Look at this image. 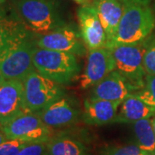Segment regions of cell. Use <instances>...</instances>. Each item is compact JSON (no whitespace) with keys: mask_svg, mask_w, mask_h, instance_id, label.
I'll use <instances>...</instances> for the list:
<instances>
[{"mask_svg":"<svg viewBox=\"0 0 155 155\" xmlns=\"http://www.w3.org/2000/svg\"><path fill=\"white\" fill-rule=\"evenodd\" d=\"M155 28V14L149 4H127L112 42L106 46L134 44L144 41Z\"/></svg>","mask_w":155,"mask_h":155,"instance_id":"1","label":"cell"},{"mask_svg":"<svg viewBox=\"0 0 155 155\" xmlns=\"http://www.w3.org/2000/svg\"><path fill=\"white\" fill-rule=\"evenodd\" d=\"M14 12L25 28L35 35L66 25L51 0H16Z\"/></svg>","mask_w":155,"mask_h":155,"instance_id":"2","label":"cell"},{"mask_svg":"<svg viewBox=\"0 0 155 155\" xmlns=\"http://www.w3.org/2000/svg\"><path fill=\"white\" fill-rule=\"evenodd\" d=\"M33 63L36 72L61 84L69 83L80 71L76 55L37 47Z\"/></svg>","mask_w":155,"mask_h":155,"instance_id":"3","label":"cell"},{"mask_svg":"<svg viewBox=\"0 0 155 155\" xmlns=\"http://www.w3.org/2000/svg\"><path fill=\"white\" fill-rule=\"evenodd\" d=\"M144 41L134 44L115 45L111 48L116 63V71L126 78L134 91L143 87L146 72L143 67V57L147 50Z\"/></svg>","mask_w":155,"mask_h":155,"instance_id":"4","label":"cell"},{"mask_svg":"<svg viewBox=\"0 0 155 155\" xmlns=\"http://www.w3.org/2000/svg\"><path fill=\"white\" fill-rule=\"evenodd\" d=\"M22 85L28 112L38 113L64 95L61 84L40 74L35 70L22 80Z\"/></svg>","mask_w":155,"mask_h":155,"instance_id":"5","label":"cell"},{"mask_svg":"<svg viewBox=\"0 0 155 155\" xmlns=\"http://www.w3.org/2000/svg\"><path fill=\"white\" fill-rule=\"evenodd\" d=\"M8 140L27 142H48L54 137L53 128L46 125L38 113L25 112L0 126Z\"/></svg>","mask_w":155,"mask_h":155,"instance_id":"6","label":"cell"},{"mask_svg":"<svg viewBox=\"0 0 155 155\" xmlns=\"http://www.w3.org/2000/svg\"><path fill=\"white\" fill-rule=\"evenodd\" d=\"M35 44V34L28 36L0 60V72L9 80L22 81L35 71L33 55Z\"/></svg>","mask_w":155,"mask_h":155,"instance_id":"7","label":"cell"},{"mask_svg":"<svg viewBox=\"0 0 155 155\" xmlns=\"http://www.w3.org/2000/svg\"><path fill=\"white\" fill-rule=\"evenodd\" d=\"M35 44L37 48L84 55L85 46L80 35L70 26L64 25L48 33L35 35Z\"/></svg>","mask_w":155,"mask_h":155,"instance_id":"8","label":"cell"},{"mask_svg":"<svg viewBox=\"0 0 155 155\" xmlns=\"http://www.w3.org/2000/svg\"><path fill=\"white\" fill-rule=\"evenodd\" d=\"M116 70V63L109 48L89 51L84 72L79 76V87L83 90L94 87L102 79Z\"/></svg>","mask_w":155,"mask_h":155,"instance_id":"9","label":"cell"},{"mask_svg":"<svg viewBox=\"0 0 155 155\" xmlns=\"http://www.w3.org/2000/svg\"><path fill=\"white\" fill-rule=\"evenodd\" d=\"M78 19L80 37L89 51L105 47L107 35L94 6H81L78 11Z\"/></svg>","mask_w":155,"mask_h":155,"instance_id":"10","label":"cell"},{"mask_svg":"<svg viewBox=\"0 0 155 155\" xmlns=\"http://www.w3.org/2000/svg\"><path fill=\"white\" fill-rule=\"evenodd\" d=\"M25 112L22 81L6 79L0 84V126Z\"/></svg>","mask_w":155,"mask_h":155,"instance_id":"11","label":"cell"},{"mask_svg":"<svg viewBox=\"0 0 155 155\" xmlns=\"http://www.w3.org/2000/svg\"><path fill=\"white\" fill-rule=\"evenodd\" d=\"M28 31L13 11L0 9V60L28 36Z\"/></svg>","mask_w":155,"mask_h":155,"instance_id":"12","label":"cell"},{"mask_svg":"<svg viewBox=\"0 0 155 155\" xmlns=\"http://www.w3.org/2000/svg\"><path fill=\"white\" fill-rule=\"evenodd\" d=\"M38 114L46 125L56 128L75 123L78 119L79 110L72 100L62 96Z\"/></svg>","mask_w":155,"mask_h":155,"instance_id":"13","label":"cell"},{"mask_svg":"<svg viewBox=\"0 0 155 155\" xmlns=\"http://www.w3.org/2000/svg\"><path fill=\"white\" fill-rule=\"evenodd\" d=\"M133 91L126 78L115 70L95 85L90 98L122 102Z\"/></svg>","mask_w":155,"mask_h":155,"instance_id":"14","label":"cell"},{"mask_svg":"<svg viewBox=\"0 0 155 155\" xmlns=\"http://www.w3.org/2000/svg\"><path fill=\"white\" fill-rule=\"evenodd\" d=\"M122 102L87 98L84 103L83 119L90 125H105L116 122Z\"/></svg>","mask_w":155,"mask_h":155,"instance_id":"15","label":"cell"},{"mask_svg":"<svg viewBox=\"0 0 155 155\" xmlns=\"http://www.w3.org/2000/svg\"><path fill=\"white\" fill-rule=\"evenodd\" d=\"M92 5L105 30L107 46L116 36L123 13V5L118 0H92Z\"/></svg>","mask_w":155,"mask_h":155,"instance_id":"16","label":"cell"},{"mask_svg":"<svg viewBox=\"0 0 155 155\" xmlns=\"http://www.w3.org/2000/svg\"><path fill=\"white\" fill-rule=\"evenodd\" d=\"M155 116V108L135 94H130L120 104L115 122H135Z\"/></svg>","mask_w":155,"mask_h":155,"instance_id":"17","label":"cell"},{"mask_svg":"<svg viewBox=\"0 0 155 155\" xmlns=\"http://www.w3.org/2000/svg\"><path fill=\"white\" fill-rule=\"evenodd\" d=\"M48 155H88L87 148L70 136H54L47 142Z\"/></svg>","mask_w":155,"mask_h":155,"instance_id":"18","label":"cell"},{"mask_svg":"<svg viewBox=\"0 0 155 155\" xmlns=\"http://www.w3.org/2000/svg\"><path fill=\"white\" fill-rule=\"evenodd\" d=\"M136 145L149 155H155V134L152 120L142 119L134 122Z\"/></svg>","mask_w":155,"mask_h":155,"instance_id":"19","label":"cell"},{"mask_svg":"<svg viewBox=\"0 0 155 155\" xmlns=\"http://www.w3.org/2000/svg\"><path fill=\"white\" fill-rule=\"evenodd\" d=\"M133 94L136 95L148 105L155 108V74H147L143 87Z\"/></svg>","mask_w":155,"mask_h":155,"instance_id":"20","label":"cell"},{"mask_svg":"<svg viewBox=\"0 0 155 155\" xmlns=\"http://www.w3.org/2000/svg\"><path fill=\"white\" fill-rule=\"evenodd\" d=\"M100 155H149L136 144L115 146L104 148Z\"/></svg>","mask_w":155,"mask_h":155,"instance_id":"21","label":"cell"},{"mask_svg":"<svg viewBox=\"0 0 155 155\" xmlns=\"http://www.w3.org/2000/svg\"><path fill=\"white\" fill-rule=\"evenodd\" d=\"M28 142L21 140H7L0 145V155H17Z\"/></svg>","mask_w":155,"mask_h":155,"instance_id":"22","label":"cell"},{"mask_svg":"<svg viewBox=\"0 0 155 155\" xmlns=\"http://www.w3.org/2000/svg\"><path fill=\"white\" fill-rule=\"evenodd\" d=\"M17 155H48L47 142H28Z\"/></svg>","mask_w":155,"mask_h":155,"instance_id":"23","label":"cell"},{"mask_svg":"<svg viewBox=\"0 0 155 155\" xmlns=\"http://www.w3.org/2000/svg\"><path fill=\"white\" fill-rule=\"evenodd\" d=\"M143 67L146 74H155V43L147 48L143 57Z\"/></svg>","mask_w":155,"mask_h":155,"instance_id":"24","label":"cell"},{"mask_svg":"<svg viewBox=\"0 0 155 155\" xmlns=\"http://www.w3.org/2000/svg\"><path fill=\"white\" fill-rule=\"evenodd\" d=\"M121 2L122 5H127V4H135V3H140V4H150V0H118Z\"/></svg>","mask_w":155,"mask_h":155,"instance_id":"25","label":"cell"},{"mask_svg":"<svg viewBox=\"0 0 155 155\" xmlns=\"http://www.w3.org/2000/svg\"><path fill=\"white\" fill-rule=\"evenodd\" d=\"M73 1H75L76 3L82 5H90L91 1H92V0H73Z\"/></svg>","mask_w":155,"mask_h":155,"instance_id":"26","label":"cell"},{"mask_svg":"<svg viewBox=\"0 0 155 155\" xmlns=\"http://www.w3.org/2000/svg\"><path fill=\"white\" fill-rule=\"evenodd\" d=\"M8 139L5 136V134L3 133V131L1 130V128H0V145L2 144V143H4L5 141H6Z\"/></svg>","mask_w":155,"mask_h":155,"instance_id":"27","label":"cell"},{"mask_svg":"<svg viewBox=\"0 0 155 155\" xmlns=\"http://www.w3.org/2000/svg\"><path fill=\"white\" fill-rule=\"evenodd\" d=\"M5 80H6L5 78L4 77V75L2 74V72H0V84L3 83V82H5Z\"/></svg>","mask_w":155,"mask_h":155,"instance_id":"28","label":"cell"},{"mask_svg":"<svg viewBox=\"0 0 155 155\" xmlns=\"http://www.w3.org/2000/svg\"><path fill=\"white\" fill-rule=\"evenodd\" d=\"M151 120H152V124H153V130H154L155 134V116H153V118Z\"/></svg>","mask_w":155,"mask_h":155,"instance_id":"29","label":"cell"},{"mask_svg":"<svg viewBox=\"0 0 155 155\" xmlns=\"http://www.w3.org/2000/svg\"><path fill=\"white\" fill-rule=\"evenodd\" d=\"M6 0H0V5H2V4H4Z\"/></svg>","mask_w":155,"mask_h":155,"instance_id":"30","label":"cell"},{"mask_svg":"<svg viewBox=\"0 0 155 155\" xmlns=\"http://www.w3.org/2000/svg\"><path fill=\"white\" fill-rule=\"evenodd\" d=\"M153 3H154V7H155V0H153Z\"/></svg>","mask_w":155,"mask_h":155,"instance_id":"31","label":"cell"}]
</instances>
